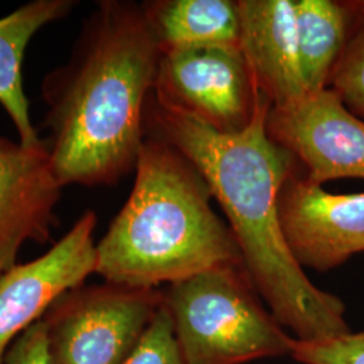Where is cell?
Masks as SVG:
<instances>
[{"mask_svg": "<svg viewBox=\"0 0 364 364\" xmlns=\"http://www.w3.org/2000/svg\"><path fill=\"white\" fill-rule=\"evenodd\" d=\"M164 302L158 289L80 285L42 317L57 364H124Z\"/></svg>", "mask_w": 364, "mask_h": 364, "instance_id": "5b68a950", "label": "cell"}, {"mask_svg": "<svg viewBox=\"0 0 364 364\" xmlns=\"http://www.w3.org/2000/svg\"><path fill=\"white\" fill-rule=\"evenodd\" d=\"M0 364H57L49 350L42 320L14 343Z\"/></svg>", "mask_w": 364, "mask_h": 364, "instance_id": "ac0fdd59", "label": "cell"}, {"mask_svg": "<svg viewBox=\"0 0 364 364\" xmlns=\"http://www.w3.org/2000/svg\"><path fill=\"white\" fill-rule=\"evenodd\" d=\"M299 65L306 91L326 90L350 36V4L294 0Z\"/></svg>", "mask_w": 364, "mask_h": 364, "instance_id": "5bb4252c", "label": "cell"}, {"mask_svg": "<svg viewBox=\"0 0 364 364\" xmlns=\"http://www.w3.org/2000/svg\"><path fill=\"white\" fill-rule=\"evenodd\" d=\"M75 0H33L0 18V105L11 119L19 142L34 146L43 141L30 119L23 88V58L33 37L76 7Z\"/></svg>", "mask_w": 364, "mask_h": 364, "instance_id": "7c38bea8", "label": "cell"}, {"mask_svg": "<svg viewBox=\"0 0 364 364\" xmlns=\"http://www.w3.org/2000/svg\"><path fill=\"white\" fill-rule=\"evenodd\" d=\"M154 97L223 134L245 130L260 92L237 48H198L162 53Z\"/></svg>", "mask_w": 364, "mask_h": 364, "instance_id": "8992f818", "label": "cell"}, {"mask_svg": "<svg viewBox=\"0 0 364 364\" xmlns=\"http://www.w3.org/2000/svg\"><path fill=\"white\" fill-rule=\"evenodd\" d=\"M124 364H185L171 316L164 302Z\"/></svg>", "mask_w": 364, "mask_h": 364, "instance_id": "e0dca14e", "label": "cell"}, {"mask_svg": "<svg viewBox=\"0 0 364 364\" xmlns=\"http://www.w3.org/2000/svg\"><path fill=\"white\" fill-rule=\"evenodd\" d=\"M350 6L356 13L360 14V15L364 16V0L363 1H352V3H350Z\"/></svg>", "mask_w": 364, "mask_h": 364, "instance_id": "d6986e66", "label": "cell"}, {"mask_svg": "<svg viewBox=\"0 0 364 364\" xmlns=\"http://www.w3.org/2000/svg\"><path fill=\"white\" fill-rule=\"evenodd\" d=\"M358 16L360 22L350 30L329 84L352 114L364 120V16L360 14Z\"/></svg>", "mask_w": 364, "mask_h": 364, "instance_id": "9a60e30c", "label": "cell"}, {"mask_svg": "<svg viewBox=\"0 0 364 364\" xmlns=\"http://www.w3.org/2000/svg\"><path fill=\"white\" fill-rule=\"evenodd\" d=\"M161 52L239 48L237 1L166 0L142 6Z\"/></svg>", "mask_w": 364, "mask_h": 364, "instance_id": "4fadbf2b", "label": "cell"}, {"mask_svg": "<svg viewBox=\"0 0 364 364\" xmlns=\"http://www.w3.org/2000/svg\"><path fill=\"white\" fill-rule=\"evenodd\" d=\"M278 210L287 247L301 267L326 272L364 252V192L333 195L291 174Z\"/></svg>", "mask_w": 364, "mask_h": 364, "instance_id": "9c48e42d", "label": "cell"}, {"mask_svg": "<svg viewBox=\"0 0 364 364\" xmlns=\"http://www.w3.org/2000/svg\"><path fill=\"white\" fill-rule=\"evenodd\" d=\"M290 356L302 364H364V331L317 341L294 340Z\"/></svg>", "mask_w": 364, "mask_h": 364, "instance_id": "2e32d148", "label": "cell"}, {"mask_svg": "<svg viewBox=\"0 0 364 364\" xmlns=\"http://www.w3.org/2000/svg\"><path fill=\"white\" fill-rule=\"evenodd\" d=\"M96 213L85 210L45 254L0 274V363L57 299L96 273Z\"/></svg>", "mask_w": 364, "mask_h": 364, "instance_id": "ba28073f", "label": "cell"}, {"mask_svg": "<svg viewBox=\"0 0 364 364\" xmlns=\"http://www.w3.org/2000/svg\"><path fill=\"white\" fill-rule=\"evenodd\" d=\"M185 364H245L291 353L290 338L257 297L243 264H224L164 291Z\"/></svg>", "mask_w": 364, "mask_h": 364, "instance_id": "277c9868", "label": "cell"}, {"mask_svg": "<svg viewBox=\"0 0 364 364\" xmlns=\"http://www.w3.org/2000/svg\"><path fill=\"white\" fill-rule=\"evenodd\" d=\"M63 189L45 139L25 146L0 136V274L19 263L25 245L52 239Z\"/></svg>", "mask_w": 364, "mask_h": 364, "instance_id": "30bf717a", "label": "cell"}, {"mask_svg": "<svg viewBox=\"0 0 364 364\" xmlns=\"http://www.w3.org/2000/svg\"><path fill=\"white\" fill-rule=\"evenodd\" d=\"M266 126L275 144L305 164L308 180L318 185L364 180V120L332 90L308 92L291 105L272 107Z\"/></svg>", "mask_w": 364, "mask_h": 364, "instance_id": "52a82bcc", "label": "cell"}, {"mask_svg": "<svg viewBox=\"0 0 364 364\" xmlns=\"http://www.w3.org/2000/svg\"><path fill=\"white\" fill-rule=\"evenodd\" d=\"M161 48L142 6L102 1L65 64L41 84L53 171L68 185H111L135 170Z\"/></svg>", "mask_w": 364, "mask_h": 364, "instance_id": "7a4b0ae2", "label": "cell"}, {"mask_svg": "<svg viewBox=\"0 0 364 364\" xmlns=\"http://www.w3.org/2000/svg\"><path fill=\"white\" fill-rule=\"evenodd\" d=\"M210 197L203 176L177 149L146 136L130 197L96 243L95 274L115 285L156 289L243 264Z\"/></svg>", "mask_w": 364, "mask_h": 364, "instance_id": "3957f363", "label": "cell"}, {"mask_svg": "<svg viewBox=\"0 0 364 364\" xmlns=\"http://www.w3.org/2000/svg\"><path fill=\"white\" fill-rule=\"evenodd\" d=\"M270 108L262 93L247 127L223 134L151 92L144 132L171 144L203 176L228 219L251 284L277 321L299 341L336 338L351 331L343 301L313 285L282 234L278 200L294 156L270 138Z\"/></svg>", "mask_w": 364, "mask_h": 364, "instance_id": "6da1fadb", "label": "cell"}, {"mask_svg": "<svg viewBox=\"0 0 364 364\" xmlns=\"http://www.w3.org/2000/svg\"><path fill=\"white\" fill-rule=\"evenodd\" d=\"M239 48L272 107L291 105L308 91L299 65L294 0H240Z\"/></svg>", "mask_w": 364, "mask_h": 364, "instance_id": "8fae6325", "label": "cell"}]
</instances>
